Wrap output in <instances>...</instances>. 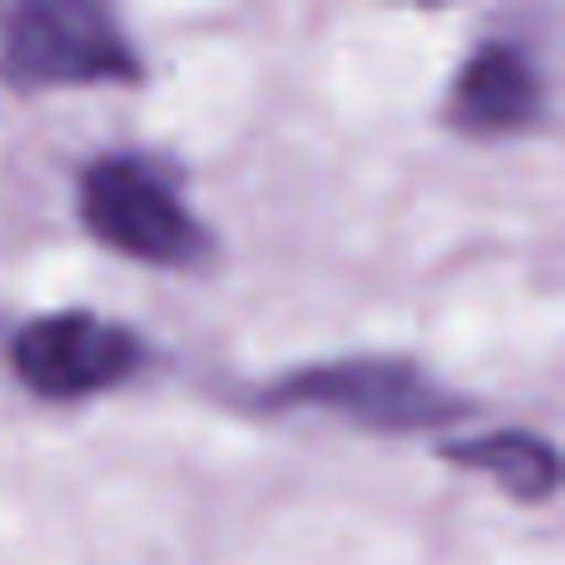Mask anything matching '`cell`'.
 I'll return each mask as SVG.
<instances>
[{"label":"cell","instance_id":"obj_1","mask_svg":"<svg viewBox=\"0 0 565 565\" xmlns=\"http://www.w3.org/2000/svg\"><path fill=\"white\" fill-rule=\"evenodd\" d=\"M75 214L99 248L149 268H194L209 258V228L184 204V189L149 154H99L79 169Z\"/></svg>","mask_w":565,"mask_h":565},{"label":"cell","instance_id":"obj_2","mask_svg":"<svg viewBox=\"0 0 565 565\" xmlns=\"http://www.w3.org/2000/svg\"><path fill=\"white\" fill-rule=\"evenodd\" d=\"M264 407L278 412H338L367 431H441L471 417V402L412 358H338L312 362L264 392Z\"/></svg>","mask_w":565,"mask_h":565},{"label":"cell","instance_id":"obj_3","mask_svg":"<svg viewBox=\"0 0 565 565\" xmlns=\"http://www.w3.org/2000/svg\"><path fill=\"white\" fill-rule=\"evenodd\" d=\"M145 60L129 45L115 10L95 0H25L0 30V85L20 89H89L139 85Z\"/></svg>","mask_w":565,"mask_h":565},{"label":"cell","instance_id":"obj_4","mask_svg":"<svg viewBox=\"0 0 565 565\" xmlns=\"http://www.w3.org/2000/svg\"><path fill=\"white\" fill-rule=\"evenodd\" d=\"M149 348L135 328L89 308L35 312L10 338V377L40 402H89L139 377Z\"/></svg>","mask_w":565,"mask_h":565},{"label":"cell","instance_id":"obj_5","mask_svg":"<svg viewBox=\"0 0 565 565\" xmlns=\"http://www.w3.org/2000/svg\"><path fill=\"white\" fill-rule=\"evenodd\" d=\"M546 109V79L516 40H481L461 60L447 95V125L467 139H511L536 129Z\"/></svg>","mask_w":565,"mask_h":565},{"label":"cell","instance_id":"obj_6","mask_svg":"<svg viewBox=\"0 0 565 565\" xmlns=\"http://www.w3.org/2000/svg\"><path fill=\"white\" fill-rule=\"evenodd\" d=\"M441 457L467 467V471H477V477H491L511 501H526V507L551 501L561 487V457L546 437H536V431L507 427V431H491V437L447 441Z\"/></svg>","mask_w":565,"mask_h":565}]
</instances>
